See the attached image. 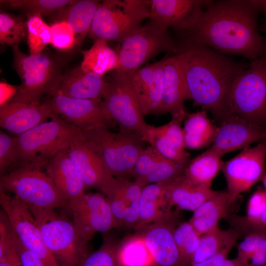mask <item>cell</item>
I'll list each match as a JSON object with an SVG mask.
<instances>
[{
    "instance_id": "cell-1",
    "label": "cell",
    "mask_w": 266,
    "mask_h": 266,
    "mask_svg": "<svg viewBox=\"0 0 266 266\" xmlns=\"http://www.w3.org/2000/svg\"><path fill=\"white\" fill-rule=\"evenodd\" d=\"M255 0L213 1L176 45L206 46L222 54L266 60V41L259 33Z\"/></svg>"
},
{
    "instance_id": "cell-2",
    "label": "cell",
    "mask_w": 266,
    "mask_h": 266,
    "mask_svg": "<svg viewBox=\"0 0 266 266\" xmlns=\"http://www.w3.org/2000/svg\"><path fill=\"white\" fill-rule=\"evenodd\" d=\"M177 47L188 99L221 122L229 118L232 85L249 65L206 46Z\"/></svg>"
},
{
    "instance_id": "cell-3",
    "label": "cell",
    "mask_w": 266,
    "mask_h": 266,
    "mask_svg": "<svg viewBox=\"0 0 266 266\" xmlns=\"http://www.w3.org/2000/svg\"><path fill=\"white\" fill-rule=\"evenodd\" d=\"M80 139L100 158L107 171L125 179L132 177L144 140L137 133L124 130L112 132L105 128L80 129Z\"/></svg>"
},
{
    "instance_id": "cell-4",
    "label": "cell",
    "mask_w": 266,
    "mask_h": 266,
    "mask_svg": "<svg viewBox=\"0 0 266 266\" xmlns=\"http://www.w3.org/2000/svg\"><path fill=\"white\" fill-rule=\"evenodd\" d=\"M80 128L53 112L45 121L16 137L19 166L40 168L59 152L67 149Z\"/></svg>"
},
{
    "instance_id": "cell-5",
    "label": "cell",
    "mask_w": 266,
    "mask_h": 266,
    "mask_svg": "<svg viewBox=\"0 0 266 266\" xmlns=\"http://www.w3.org/2000/svg\"><path fill=\"white\" fill-rule=\"evenodd\" d=\"M14 67L21 84L12 99L22 103H40L41 98L48 94L52 97L58 91L63 75L52 57L44 53L28 55L12 46Z\"/></svg>"
},
{
    "instance_id": "cell-6",
    "label": "cell",
    "mask_w": 266,
    "mask_h": 266,
    "mask_svg": "<svg viewBox=\"0 0 266 266\" xmlns=\"http://www.w3.org/2000/svg\"><path fill=\"white\" fill-rule=\"evenodd\" d=\"M149 17V0H103L95 12L88 36L94 40L121 42Z\"/></svg>"
},
{
    "instance_id": "cell-7",
    "label": "cell",
    "mask_w": 266,
    "mask_h": 266,
    "mask_svg": "<svg viewBox=\"0 0 266 266\" xmlns=\"http://www.w3.org/2000/svg\"><path fill=\"white\" fill-rule=\"evenodd\" d=\"M0 189L14 194L29 209L68 207V200L40 168H18L1 175Z\"/></svg>"
},
{
    "instance_id": "cell-8",
    "label": "cell",
    "mask_w": 266,
    "mask_h": 266,
    "mask_svg": "<svg viewBox=\"0 0 266 266\" xmlns=\"http://www.w3.org/2000/svg\"><path fill=\"white\" fill-rule=\"evenodd\" d=\"M230 116L266 123V60L251 62L234 80L230 95Z\"/></svg>"
},
{
    "instance_id": "cell-9",
    "label": "cell",
    "mask_w": 266,
    "mask_h": 266,
    "mask_svg": "<svg viewBox=\"0 0 266 266\" xmlns=\"http://www.w3.org/2000/svg\"><path fill=\"white\" fill-rule=\"evenodd\" d=\"M48 250L63 266H80L86 257V245L73 222L57 215L53 209H29Z\"/></svg>"
},
{
    "instance_id": "cell-10",
    "label": "cell",
    "mask_w": 266,
    "mask_h": 266,
    "mask_svg": "<svg viewBox=\"0 0 266 266\" xmlns=\"http://www.w3.org/2000/svg\"><path fill=\"white\" fill-rule=\"evenodd\" d=\"M133 75L120 69L114 70L101 100L104 110L121 130L135 132L143 140L149 125L144 119L133 87Z\"/></svg>"
},
{
    "instance_id": "cell-11",
    "label": "cell",
    "mask_w": 266,
    "mask_h": 266,
    "mask_svg": "<svg viewBox=\"0 0 266 266\" xmlns=\"http://www.w3.org/2000/svg\"><path fill=\"white\" fill-rule=\"evenodd\" d=\"M166 52L176 55V43L167 30L150 21L121 42L118 69L133 74L148 60Z\"/></svg>"
},
{
    "instance_id": "cell-12",
    "label": "cell",
    "mask_w": 266,
    "mask_h": 266,
    "mask_svg": "<svg viewBox=\"0 0 266 266\" xmlns=\"http://www.w3.org/2000/svg\"><path fill=\"white\" fill-rule=\"evenodd\" d=\"M266 141L244 149L232 159L223 163L222 171L227 183L230 199L235 203L240 195L260 181L266 174Z\"/></svg>"
},
{
    "instance_id": "cell-13",
    "label": "cell",
    "mask_w": 266,
    "mask_h": 266,
    "mask_svg": "<svg viewBox=\"0 0 266 266\" xmlns=\"http://www.w3.org/2000/svg\"><path fill=\"white\" fill-rule=\"evenodd\" d=\"M3 211L23 245L38 257L45 266H62L46 247L41 232L28 207L15 196L0 189Z\"/></svg>"
},
{
    "instance_id": "cell-14",
    "label": "cell",
    "mask_w": 266,
    "mask_h": 266,
    "mask_svg": "<svg viewBox=\"0 0 266 266\" xmlns=\"http://www.w3.org/2000/svg\"><path fill=\"white\" fill-rule=\"evenodd\" d=\"M75 229L87 244L97 232L106 233L118 227L109 203L102 193H85L69 201Z\"/></svg>"
},
{
    "instance_id": "cell-15",
    "label": "cell",
    "mask_w": 266,
    "mask_h": 266,
    "mask_svg": "<svg viewBox=\"0 0 266 266\" xmlns=\"http://www.w3.org/2000/svg\"><path fill=\"white\" fill-rule=\"evenodd\" d=\"M47 102L54 113L83 130L108 129L114 124L100 100L70 98L57 92Z\"/></svg>"
},
{
    "instance_id": "cell-16",
    "label": "cell",
    "mask_w": 266,
    "mask_h": 266,
    "mask_svg": "<svg viewBox=\"0 0 266 266\" xmlns=\"http://www.w3.org/2000/svg\"><path fill=\"white\" fill-rule=\"evenodd\" d=\"M213 0H149L150 21L167 30L172 28L182 33L190 29Z\"/></svg>"
},
{
    "instance_id": "cell-17",
    "label": "cell",
    "mask_w": 266,
    "mask_h": 266,
    "mask_svg": "<svg viewBox=\"0 0 266 266\" xmlns=\"http://www.w3.org/2000/svg\"><path fill=\"white\" fill-rule=\"evenodd\" d=\"M177 217L178 212L171 211L162 219L140 230L153 266H182L173 236Z\"/></svg>"
},
{
    "instance_id": "cell-18",
    "label": "cell",
    "mask_w": 266,
    "mask_h": 266,
    "mask_svg": "<svg viewBox=\"0 0 266 266\" xmlns=\"http://www.w3.org/2000/svg\"><path fill=\"white\" fill-rule=\"evenodd\" d=\"M266 126L230 116L221 122L212 145L208 148L221 157L225 154L266 141Z\"/></svg>"
},
{
    "instance_id": "cell-19",
    "label": "cell",
    "mask_w": 266,
    "mask_h": 266,
    "mask_svg": "<svg viewBox=\"0 0 266 266\" xmlns=\"http://www.w3.org/2000/svg\"><path fill=\"white\" fill-rule=\"evenodd\" d=\"M187 114L185 109L172 115L170 121L164 125H149L143 140L166 157L186 166L190 157L184 146L181 124Z\"/></svg>"
},
{
    "instance_id": "cell-20",
    "label": "cell",
    "mask_w": 266,
    "mask_h": 266,
    "mask_svg": "<svg viewBox=\"0 0 266 266\" xmlns=\"http://www.w3.org/2000/svg\"><path fill=\"white\" fill-rule=\"evenodd\" d=\"M165 57L138 69L133 75L132 84L143 115H158L163 90Z\"/></svg>"
},
{
    "instance_id": "cell-21",
    "label": "cell",
    "mask_w": 266,
    "mask_h": 266,
    "mask_svg": "<svg viewBox=\"0 0 266 266\" xmlns=\"http://www.w3.org/2000/svg\"><path fill=\"white\" fill-rule=\"evenodd\" d=\"M53 114L47 102L26 104L10 101L0 107V126L18 135L45 122Z\"/></svg>"
},
{
    "instance_id": "cell-22",
    "label": "cell",
    "mask_w": 266,
    "mask_h": 266,
    "mask_svg": "<svg viewBox=\"0 0 266 266\" xmlns=\"http://www.w3.org/2000/svg\"><path fill=\"white\" fill-rule=\"evenodd\" d=\"M80 130L67 148L69 158L86 188L99 189L109 173L98 155L80 139Z\"/></svg>"
},
{
    "instance_id": "cell-23",
    "label": "cell",
    "mask_w": 266,
    "mask_h": 266,
    "mask_svg": "<svg viewBox=\"0 0 266 266\" xmlns=\"http://www.w3.org/2000/svg\"><path fill=\"white\" fill-rule=\"evenodd\" d=\"M188 99L177 55L165 57L164 66L163 90L161 104L158 115H172L185 109L184 103Z\"/></svg>"
},
{
    "instance_id": "cell-24",
    "label": "cell",
    "mask_w": 266,
    "mask_h": 266,
    "mask_svg": "<svg viewBox=\"0 0 266 266\" xmlns=\"http://www.w3.org/2000/svg\"><path fill=\"white\" fill-rule=\"evenodd\" d=\"M107 87L102 77L79 66L63 75L57 92L70 98L102 100Z\"/></svg>"
},
{
    "instance_id": "cell-25",
    "label": "cell",
    "mask_w": 266,
    "mask_h": 266,
    "mask_svg": "<svg viewBox=\"0 0 266 266\" xmlns=\"http://www.w3.org/2000/svg\"><path fill=\"white\" fill-rule=\"evenodd\" d=\"M46 170L68 203L85 193L86 187L69 158L67 149L59 152L49 161Z\"/></svg>"
},
{
    "instance_id": "cell-26",
    "label": "cell",
    "mask_w": 266,
    "mask_h": 266,
    "mask_svg": "<svg viewBox=\"0 0 266 266\" xmlns=\"http://www.w3.org/2000/svg\"><path fill=\"white\" fill-rule=\"evenodd\" d=\"M210 187L195 184L183 174L166 184V197L170 208L194 211L217 193Z\"/></svg>"
},
{
    "instance_id": "cell-27",
    "label": "cell",
    "mask_w": 266,
    "mask_h": 266,
    "mask_svg": "<svg viewBox=\"0 0 266 266\" xmlns=\"http://www.w3.org/2000/svg\"><path fill=\"white\" fill-rule=\"evenodd\" d=\"M167 182L151 184L142 187L138 220L135 227L136 230L162 219L171 212L166 197Z\"/></svg>"
},
{
    "instance_id": "cell-28",
    "label": "cell",
    "mask_w": 266,
    "mask_h": 266,
    "mask_svg": "<svg viewBox=\"0 0 266 266\" xmlns=\"http://www.w3.org/2000/svg\"><path fill=\"white\" fill-rule=\"evenodd\" d=\"M234 204L230 200L227 191H218L193 212L189 222L201 236L218 226L220 219L226 218L233 213Z\"/></svg>"
},
{
    "instance_id": "cell-29",
    "label": "cell",
    "mask_w": 266,
    "mask_h": 266,
    "mask_svg": "<svg viewBox=\"0 0 266 266\" xmlns=\"http://www.w3.org/2000/svg\"><path fill=\"white\" fill-rule=\"evenodd\" d=\"M182 129L185 148L200 149L213 143L219 127L212 124L205 110L187 114Z\"/></svg>"
},
{
    "instance_id": "cell-30",
    "label": "cell",
    "mask_w": 266,
    "mask_h": 266,
    "mask_svg": "<svg viewBox=\"0 0 266 266\" xmlns=\"http://www.w3.org/2000/svg\"><path fill=\"white\" fill-rule=\"evenodd\" d=\"M80 52L83 60L80 67L86 72L102 77L108 72L120 67L117 52L111 48L107 41L103 38L95 40L89 49Z\"/></svg>"
},
{
    "instance_id": "cell-31",
    "label": "cell",
    "mask_w": 266,
    "mask_h": 266,
    "mask_svg": "<svg viewBox=\"0 0 266 266\" xmlns=\"http://www.w3.org/2000/svg\"><path fill=\"white\" fill-rule=\"evenodd\" d=\"M100 2L95 0H73L65 7L66 10L62 21H66L72 30L76 45L80 43L88 35Z\"/></svg>"
},
{
    "instance_id": "cell-32",
    "label": "cell",
    "mask_w": 266,
    "mask_h": 266,
    "mask_svg": "<svg viewBox=\"0 0 266 266\" xmlns=\"http://www.w3.org/2000/svg\"><path fill=\"white\" fill-rule=\"evenodd\" d=\"M221 157L207 149L190 161L184 175L191 182L210 187L213 179L221 169Z\"/></svg>"
},
{
    "instance_id": "cell-33",
    "label": "cell",
    "mask_w": 266,
    "mask_h": 266,
    "mask_svg": "<svg viewBox=\"0 0 266 266\" xmlns=\"http://www.w3.org/2000/svg\"><path fill=\"white\" fill-rule=\"evenodd\" d=\"M241 236L236 230L231 228L222 230L218 226L200 237L199 247L191 262V264L203 261L212 257L230 242L238 239Z\"/></svg>"
},
{
    "instance_id": "cell-34",
    "label": "cell",
    "mask_w": 266,
    "mask_h": 266,
    "mask_svg": "<svg viewBox=\"0 0 266 266\" xmlns=\"http://www.w3.org/2000/svg\"><path fill=\"white\" fill-rule=\"evenodd\" d=\"M125 180L109 174L98 189L107 199L118 227L123 225L125 217Z\"/></svg>"
},
{
    "instance_id": "cell-35",
    "label": "cell",
    "mask_w": 266,
    "mask_h": 266,
    "mask_svg": "<svg viewBox=\"0 0 266 266\" xmlns=\"http://www.w3.org/2000/svg\"><path fill=\"white\" fill-rule=\"evenodd\" d=\"M244 236L237 246L236 258L246 266L266 265V236L255 233Z\"/></svg>"
},
{
    "instance_id": "cell-36",
    "label": "cell",
    "mask_w": 266,
    "mask_h": 266,
    "mask_svg": "<svg viewBox=\"0 0 266 266\" xmlns=\"http://www.w3.org/2000/svg\"><path fill=\"white\" fill-rule=\"evenodd\" d=\"M173 236L180 254L182 266H189L199 247L200 236L188 221L176 226Z\"/></svg>"
},
{
    "instance_id": "cell-37",
    "label": "cell",
    "mask_w": 266,
    "mask_h": 266,
    "mask_svg": "<svg viewBox=\"0 0 266 266\" xmlns=\"http://www.w3.org/2000/svg\"><path fill=\"white\" fill-rule=\"evenodd\" d=\"M26 22L30 55L39 54L47 45L51 44V26H48L39 15H28Z\"/></svg>"
},
{
    "instance_id": "cell-38",
    "label": "cell",
    "mask_w": 266,
    "mask_h": 266,
    "mask_svg": "<svg viewBox=\"0 0 266 266\" xmlns=\"http://www.w3.org/2000/svg\"><path fill=\"white\" fill-rule=\"evenodd\" d=\"M186 167L165 157L148 174L134 181L141 187L151 184L169 182L183 175Z\"/></svg>"
},
{
    "instance_id": "cell-39",
    "label": "cell",
    "mask_w": 266,
    "mask_h": 266,
    "mask_svg": "<svg viewBox=\"0 0 266 266\" xmlns=\"http://www.w3.org/2000/svg\"><path fill=\"white\" fill-rule=\"evenodd\" d=\"M70 0H6L0 3L10 8L25 10L27 15L41 16L61 10L71 3Z\"/></svg>"
},
{
    "instance_id": "cell-40",
    "label": "cell",
    "mask_w": 266,
    "mask_h": 266,
    "mask_svg": "<svg viewBox=\"0 0 266 266\" xmlns=\"http://www.w3.org/2000/svg\"><path fill=\"white\" fill-rule=\"evenodd\" d=\"M27 22L4 12L0 13V42L14 46L27 38Z\"/></svg>"
},
{
    "instance_id": "cell-41",
    "label": "cell",
    "mask_w": 266,
    "mask_h": 266,
    "mask_svg": "<svg viewBox=\"0 0 266 266\" xmlns=\"http://www.w3.org/2000/svg\"><path fill=\"white\" fill-rule=\"evenodd\" d=\"M142 187L134 181L125 180V196L126 214L123 225L135 228L138 220L139 204Z\"/></svg>"
},
{
    "instance_id": "cell-42",
    "label": "cell",
    "mask_w": 266,
    "mask_h": 266,
    "mask_svg": "<svg viewBox=\"0 0 266 266\" xmlns=\"http://www.w3.org/2000/svg\"><path fill=\"white\" fill-rule=\"evenodd\" d=\"M226 219L232 228L237 231L241 236L255 233L266 236V209L259 217L254 219L233 213Z\"/></svg>"
},
{
    "instance_id": "cell-43",
    "label": "cell",
    "mask_w": 266,
    "mask_h": 266,
    "mask_svg": "<svg viewBox=\"0 0 266 266\" xmlns=\"http://www.w3.org/2000/svg\"><path fill=\"white\" fill-rule=\"evenodd\" d=\"M19 164V153L16 137L0 131V172L1 175L10 168Z\"/></svg>"
},
{
    "instance_id": "cell-44",
    "label": "cell",
    "mask_w": 266,
    "mask_h": 266,
    "mask_svg": "<svg viewBox=\"0 0 266 266\" xmlns=\"http://www.w3.org/2000/svg\"><path fill=\"white\" fill-rule=\"evenodd\" d=\"M165 157L152 146L144 148L135 162L132 177L135 180L146 176Z\"/></svg>"
},
{
    "instance_id": "cell-45",
    "label": "cell",
    "mask_w": 266,
    "mask_h": 266,
    "mask_svg": "<svg viewBox=\"0 0 266 266\" xmlns=\"http://www.w3.org/2000/svg\"><path fill=\"white\" fill-rule=\"evenodd\" d=\"M51 44L56 48L66 50L76 45L74 33L69 25L64 21L53 24L51 26Z\"/></svg>"
},
{
    "instance_id": "cell-46",
    "label": "cell",
    "mask_w": 266,
    "mask_h": 266,
    "mask_svg": "<svg viewBox=\"0 0 266 266\" xmlns=\"http://www.w3.org/2000/svg\"><path fill=\"white\" fill-rule=\"evenodd\" d=\"M117 249L110 244H104L100 249L86 256L80 266H119Z\"/></svg>"
},
{
    "instance_id": "cell-47",
    "label": "cell",
    "mask_w": 266,
    "mask_h": 266,
    "mask_svg": "<svg viewBox=\"0 0 266 266\" xmlns=\"http://www.w3.org/2000/svg\"><path fill=\"white\" fill-rule=\"evenodd\" d=\"M266 209V191L255 192L249 198L247 205V215L250 219L259 217Z\"/></svg>"
},
{
    "instance_id": "cell-48",
    "label": "cell",
    "mask_w": 266,
    "mask_h": 266,
    "mask_svg": "<svg viewBox=\"0 0 266 266\" xmlns=\"http://www.w3.org/2000/svg\"><path fill=\"white\" fill-rule=\"evenodd\" d=\"M0 266H22L16 246L14 232L11 240L0 248Z\"/></svg>"
},
{
    "instance_id": "cell-49",
    "label": "cell",
    "mask_w": 266,
    "mask_h": 266,
    "mask_svg": "<svg viewBox=\"0 0 266 266\" xmlns=\"http://www.w3.org/2000/svg\"><path fill=\"white\" fill-rule=\"evenodd\" d=\"M15 244L22 266H45L38 257L23 245L16 234Z\"/></svg>"
},
{
    "instance_id": "cell-50",
    "label": "cell",
    "mask_w": 266,
    "mask_h": 266,
    "mask_svg": "<svg viewBox=\"0 0 266 266\" xmlns=\"http://www.w3.org/2000/svg\"><path fill=\"white\" fill-rule=\"evenodd\" d=\"M237 239L230 242L218 253L200 263L191 264L189 266H219L227 257Z\"/></svg>"
},
{
    "instance_id": "cell-51",
    "label": "cell",
    "mask_w": 266,
    "mask_h": 266,
    "mask_svg": "<svg viewBox=\"0 0 266 266\" xmlns=\"http://www.w3.org/2000/svg\"><path fill=\"white\" fill-rule=\"evenodd\" d=\"M0 88V107L8 103L10 98H13L16 94L18 86L8 84L5 82H1Z\"/></svg>"
},
{
    "instance_id": "cell-52",
    "label": "cell",
    "mask_w": 266,
    "mask_h": 266,
    "mask_svg": "<svg viewBox=\"0 0 266 266\" xmlns=\"http://www.w3.org/2000/svg\"><path fill=\"white\" fill-rule=\"evenodd\" d=\"M261 12H262L265 16L264 27L266 32V0H255Z\"/></svg>"
},
{
    "instance_id": "cell-53",
    "label": "cell",
    "mask_w": 266,
    "mask_h": 266,
    "mask_svg": "<svg viewBox=\"0 0 266 266\" xmlns=\"http://www.w3.org/2000/svg\"><path fill=\"white\" fill-rule=\"evenodd\" d=\"M219 266H246L236 258L234 259H225Z\"/></svg>"
},
{
    "instance_id": "cell-54",
    "label": "cell",
    "mask_w": 266,
    "mask_h": 266,
    "mask_svg": "<svg viewBox=\"0 0 266 266\" xmlns=\"http://www.w3.org/2000/svg\"><path fill=\"white\" fill-rule=\"evenodd\" d=\"M262 181L263 182L264 186L265 188L266 191V173L265 175V176H264V177L263 178V179L262 180Z\"/></svg>"
},
{
    "instance_id": "cell-55",
    "label": "cell",
    "mask_w": 266,
    "mask_h": 266,
    "mask_svg": "<svg viewBox=\"0 0 266 266\" xmlns=\"http://www.w3.org/2000/svg\"><path fill=\"white\" fill-rule=\"evenodd\" d=\"M265 266H266V265H265Z\"/></svg>"
}]
</instances>
